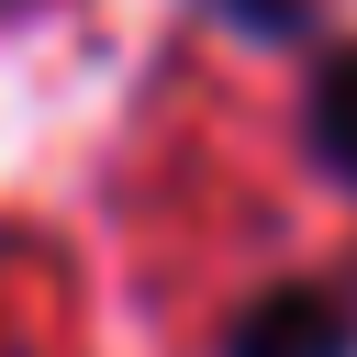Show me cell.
<instances>
[{
	"mask_svg": "<svg viewBox=\"0 0 357 357\" xmlns=\"http://www.w3.org/2000/svg\"><path fill=\"white\" fill-rule=\"evenodd\" d=\"M223 357H357V324L335 290H257L234 324H223Z\"/></svg>",
	"mask_w": 357,
	"mask_h": 357,
	"instance_id": "obj_1",
	"label": "cell"
},
{
	"mask_svg": "<svg viewBox=\"0 0 357 357\" xmlns=\"http://www.w3.org/2000/svg\"><path fill=\"white\" fill-rule=\"evenodd\" d=\"M301 145H312V167H324L335 190H357V45H335V56L312 67V89H301Z\"/></svg>",
	"mask_w": 357,
	"mask_h": 357,
	"instance_id": "obj_2",
	"label": "cell"
},
{
	"mask_svg": "<svg viewBox=\"0 0 357 357\" xmlns=\"http://www.w3.org/2000/svg\"><path fill=\"white\" fill-rule=\"evenodd\" d=\"M223 22H245V33H279V45H301L312 33V0H212Z\"/></svg>",
	"mask_w": 357,
	"mask_h": 357,
	"instance_id": "obj_3",
	"label": "cell"
}]
</instances>
